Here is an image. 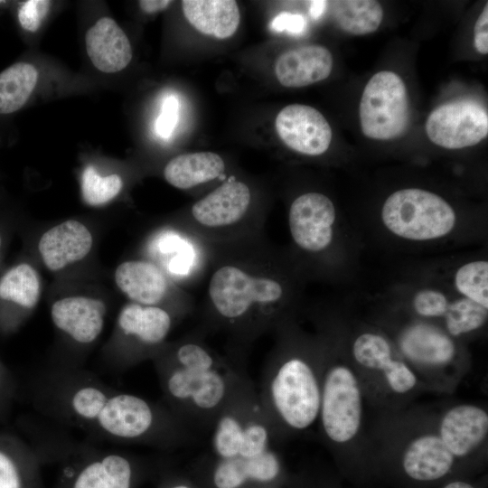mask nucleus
I'll list each match as a JSON object with an SVG mask.
<instances>
[{
	"label": "nucleus",
	"mask_w": 488,
	"mask_h": 488,
	"mask_svg": "<svg viewBox=\"0 0 488 488\" xmlns=\"http://www.w3.org/2000/svg\"><path fill=\"white\" fill-rule=\"evenodd\" d=\"M208 274L198 328L222 334L226 354L246 365L254 343L296 315L303 274L266 238L211 244Z\"/></svg>",
	"instance_id": "1"
},
{
	"label": "nucleus",
	"mask_w": 488,
	"mask_h": 488,
	"mask_svg": "<svg viewBox=\"0 0 488 488\" xmlns=\"http://www.w3.org/2000/svg\"><path fill=\"white\" fill-rule=\"evenodd\" d=\"M200 328L167 342L153 359L163 403L197 436L210 434L229 401L248 382L246 365L221 354Z\"/></svg>",
	"instance_id": "2"
},
{
	"label": "nucleus",
	"mask_w": 488,
	"mask_h": 488,
	"mask_svg": "<svg viewBox=\"0 0 488 488\" xmlns=\"http://www.w3.org/2000/svg\"><path fill=\"white\" fill-rule=\"evenodd\" d=\"M258 395L277 446L316 427L322 379V346L304 331L296 315L274 330Z\"/></svg>",
	"instance_id": "3"
},
{
	"label": "nucleus",
	"mask_w": 488,
	"mask_h": 488,
	"mask_svg": "<svg viewBox=\"0 0 488 488\" xmlns=\"http://www.w3.org/2000/svg\"><path fill=\"white\" fill-rule=\"evenodd\" d=\"M322 346L321 400L317 431L321 442L344 465H372L365 426L363 390L329 316L315 318Z\"/></svg>",
	"instance_id": "4"
},
{
	"label": "nucleus",
	"mask_w": 488,
	"mask_h": 488,
	"mask_svg": "<svg viewBox=\"0 0 488 488\" xmlns=\"http://www.w3.org/2000/svg\"><path fill=\"white\" fill-rule=\"evenodd\" d=\"M368 433L372 465L392 467L414 483H435L464 469L441 440L432 407L377 411Z\"/></svg>",
	"instance_id": "5"
},
{
	"label": "nucleus",
	"mask_w": 488,
	"mask_h": 488,
	"mask_svg": "<svg viewBox=\"0 0 488 488\" xmlns=\"http://www.w3.org/2000/svg\"><path fill=\"white\" fill-rule=\"evenodd\" d=\"M331 318L367 405L376 411H396L414 404L426 392L392 341L379 327L359 324L347 328Z\"/></svg>",
	"instance_id": "6"
},
{
	"label": "nucleus",
	"mask_w": 488,
	"mask_h": 488,
	"mask_svg": "<svg viewBox=\"0 0 488 488\" xmlns=\"http://www.w3.org/2000/svg\"><path fill=\"white\" fill-rule=\"evenodd\" d=\"M377 324L392 341L426 392L452 395L472 369L465 343L441 326L408 314Z\"/></svg>",
	"instance_id": "7"
},
{
	"label": "nucleus",
	"mask_w": 488,
	"mask_h": 488,
	"mask_svg": "<svg viewBox=\"0 0 488 488\" xmlns=\"http://www.w3.org/2000/svg\"><path fill=\"white\" fill-rule=\"evenodd\" d=\"M88 434L158 449L188 446L196 436L163 403L113 389Z\"/></svg>",
	"instance_id": "8"
},
{
	"label": "nucleus",
	"mask_w": 488,
	"mask_h": 488,
	"mask_svg": "<svg viewBox=\"0 0 488 488\" xmlns=\"http://www.w3.org/2000/svg\"><path fill=\"white\" fill-rule=\"evenodd\" d=\"M266 217L250 184L230 175L174 221L210 244H228L264 239Z\"/></svg>",
	"instance_id": "9"
},
{
	"label": "nucleus",
	"mask_w": 488,
	"mask_h": 488,
	"mask_svg": "<svg viewBox=\"0 0 488 488\" xmlns=\"http://www.w3.org/2000/svg\"><path fill=\"white\" fill-rule=\"evenodd\" d=\"M210 436L211 455L219 458L252 457L278 446L252 380L224 407Z\"/></svg>",
	"instance_id": "10"
},
{
	"label": "nucleus",
	"mask_w": 488,
	"mask_h": 488,
	"mask_svg": "<svg viewBox=\"0 0 488 488\" xmlns=\"http://www.w3.org/2000/svg\"><path fill=\"white\" fill-rule=\"evenodd\" d=\"M291 258L304 275L322 273L331 260L337 235V212L324 193L309 191L296 196L287 210Z\"/></svg>",
	"instance_id": "11"
},
{
	"label": "nucleus",
	"mask_w": 488,
	"mask_h": 488,
	"mask_svg": "<svg viewBox=\"0 0 488 488\" xmlns=\"http://www.w3.org/2000/svg\"><path fill=\"white\" fill-rule=\"evenodd\" d=\"M182 319L164 307L127 303L118 313L114 343L109 346L113 368L126 371L145 361H153Z\"/></svg>",
	"instance_id": "12"
},
{
	"label": "nucleus",
	"mask_w": 488,
	"mask_h": 488,
	"mask_svg": "<svg viewBox=\"0 0 488 488\" xmlns=\"http://www.w3.org/2000/svg\"><path fill=\"white\" fill-rule=\"evenodd\" d=\"M380 218L391 234L420 242L449 235L457 223L455 211L444 198L420 188L391 193L382 204Z\"/></svg>",
	"instance_id": "13"
},
{
	"label": "nucleus",
	"mask_w": 488,
	"mask_h": 488,
	"mask_svg": "<svg viewBox=\"0 0 488 488\" xmlns=\"http://www.w3.org/2000/svg\"><path fill=\"white\" fill-rule=\"evenodd\" d=\"M145 258L182 288L196 286L209 272L211 244L175 223L155 231L146 242Z\"/></svg>",
	"instance_id": "14"
},
{
	"label": "nucleus",
	"mask_w": 488,
	"mask_h": 488,
	"mask_svg": "<svg viewBox=\"0 0 488 488\" xmlns=\"http://www.w3.org/2000/svg\"><path fill=\"white\" fill-rule=\"evenodd\" d=\"M359 116L361 131L369 138L390 140L402 135L409 120L403 80L390 70L374 74L364 87Z\"/></svg>",
	"instance_id": "15"
},
{
	"label": "nucleus",
	"mask_w": 488,
	"mask_h": 488,
	"mask_svg": "<svg viewBox=\"0 0 488 488\" xmlns=\"http://www.w3.org/2000/svg\"><path fill=\"white\" fill-rule=\"evenodd\" d=\"M114 279L117 288L131 303L164 307L183 319L194 310L192 296L145 258L120 263L115 270Z\"/></svg>",
	"instance_id": "16"
},
{
	"label": "nucleus",
	"mask_w": 488,
	"mask_h": 488,
	"mask_svg": "<svg viewBox=\"0 0 488 488\" xmlns=\"http://www.w3.org/2000/svg\"><path fill=\"white\" fill-rule=\"evenodd\" d=\"M138 462L131 455L83 446L73 453L53 488H133Z\"/></svg>",
	"instance_id": "17"
},
{
	"label": "nucleus",
	"mask_w": 488,
	"mask_h": 488,
	"mask_svg": "<svg viewBox=\"0 0 488 488\" xmlns=\"http://www.w3.org/2000/svg\"><path fill=\"white\" fill-rule=\"evenodd\" d=\"M439 436L463 467L484 462L488 450V411L474 403H447L436 408Z\"/></svg>",
	"instance_id": "18"
},
{
	"label": "nucleus",
	"mask_w": 488,
	"mask_h": 488,
	"mask_svg": "<svg viewBox=\"0 0 488 488\" xmlns=\"http://www.w3.org/2000/svg\"><path fill=\"white\" fill-rule=\"evenodd\" d=\"M429 140L446 149H461L488 136L487 109L471 99H460L436 108L425 126Z\"/></svg>",
	"instance_id": "19"
},
{
	"label": "nucleus",
	"mask_w": 488,
	"mask_h": 488,
	"mask_svg": "<svg viewBox=\"0 0 488 488\" xmlns=\"http://www.w3.org/2000/svg\"><path fill=\"white\" fill-rule=\"evenodd\" d=\"M275 127L287 147L305 155H321L332 142L330 124L320 111L307 105L286 106L278 112Z\"/></svg>",
	"instance_id": "20"
},
{
	"label": "nucleus",
	"mask_w": 488,
	"mask_h": 488,
	"mask_svg": "<svg viewBox=\"0 0 488 488\" xmlns=\"http://www.w3.org/2000/svg\"><path fill=\"white\" fill-rule=\"evenodd\" d=\"M273 447L252 457L219 458L208 455L213 488H247L274 485L282 478L283 461Z\"/></svg>",
	"instance_id": "21"
},
{
	"label": "nucleus",
	"mask_w": 488,
	"mask_h": 488,
	"mask_svg": "<svg viewBox=\"0 0 488 488\" xmlns=\"http://www.w3.org/2000/svg\"><path fill=\"white\" fill-rule=\"evenodd\" d=\"M106 304L89 296H67L54 301L51 319L57 330L78 346H89L101 335Z\"/></svg>",
	"instance_id": "22"
},
{
	"label": "nucleus",
	"mask_w": 488,
	"mask_h": 488,
	"mask_svg": "<svg viewBox=\"0 0 488 488\" xmlns=\"http://www.w3.org/2000/svg\"><path fill=\"white\" fill-rule=\"evenodd\" d=\"M92 245L93 238L88 227L79 221L68 220L42 235L38 250L46 268L57 272L85 258Z\"/></svg>",
	"instance_id": "23"
},
{
	"label": "nucleus",
	"mask_w": 488,
	"mask_h": 488,
	"mask_svg": "<svg viewBox=\"0 0 488 488\" xmlns=\"http://www.w3.org/2000/svg\"><path fill=\"white\" fill-rule=\"evenodd\" d=\"M42 454L20 436L0 433V488H42Z\"/></svg>",
	"instance_id": "24"
},
{
	"label": "nucleus",
	"mask_w": 488,
	"mask_h": 488,
	"mask_svg": "<svg viewBox=\"0 0 488 488\" xmlns=\"http://www.w3.org/2000/svg\"><path fill=\"white\" fill-rule=\"evenodd\" d=\"M333 65V56L327 48L305 45L280 54L274 69L282 86L302 88L327 79Z\"/></svg>",
	"instance_id": "25"
},
{
	"label": "nucleus",
	"mask_w": 488,
	"mask_h": 488,
	"mask_svg": "<svg viewBox=\"0 0 488 488\" xmlns=\"http://www.w3.org/2000/svg\"><path fill=\"white\" fill-rule=\"evenodd\" d=\"M85 42L92 64L102 72L122 70L132 60V48L127 34L109 17L100 18L88 30Z\"/></svg>",
	"instance_id": "26"
},
{
	"label": "nucleus",
	"mask_w": 488,
	"mask_h": 488,
	"mask_svg": "<svg viewBox=\"0 0 488 488\" xmlns=\"http://www.w3.org/2000/svg\"><path fill=\"white\" fill-rule=\"evenodd\" d=\"M163 174L169 184L185 191L229 177L223 158L213 152L176 155L165 164Z\"/></svg>",
	"instance_id": "27"
},
{
	"label": "nucleus",
	"mask_w": 488,
	"mask_h": 488,
	"mask_svg": "<svg viewBox=\"0 0 488 488\" xmlns=\"http://www.w3.org/2000/svg\"><path fill=\"white\" fill-rule=\"evenodd\" d=\"M182 8L198 32L218 39L231 37L240 22L239 6L233 0H183Z\"/></svg>",
	"instance_id": "28"
},
{
	"label": "nucleus",
	"mask_w": 488,
	"mask_h": 488,
	"mask_svg": "<svg viewBox=\"0 0 488 488\" xmlns=\"http://www.w3.org/2000/svg\"><path fill=\"white\" fill-rule=\"evenodd\" d=\"M328 5L340 29L353 35L375 32L383 19L382 6L374 0H337Z\"/></svg>",
	"instance_id": "29"
},
{
	"label": "nucleus",
	"mask_w": 488,
	"mask_h": 488,
	"mask_svg": "<svg viewBox=\"0 0 488 488\" xmlns=\"http://www.w3.org/2000/svg\"><path fill=\"white\" fill-rule=\"evenodd\" d=\"M40 297V275L28 263L11 267L0 279V299L14 305L22 312L33 310Z\"/></svg>",
	"instance_id": "30"
},
{
	"label": "nucleus",
	"mask_w": 488,
	"mask_h": 488,
	"mask_svg": "<svg viewBox=\"0 0 488 488\" xmlns=\"http://www.w3.org/2000/svg\"><path fill=\"white\" fill-rule=\"evenodd\" d=\"M38 71L30 63L18 62L0 73V114L20 109L35 88Z\"/></svg>",
	"instance_id": "31"
},
{
	"label": "nucleus",
	"mask_w": 488,
	"mask_h": 488,
	"mask_svg": "<svg viewBox=\"0 0 488 488\" xmlns=\"http://www.w3.org/2000/svg\"><path fill=\"white\" fill-rule=\"evenodd\" d=\"M488 319V309L465 297L452 299L441 327L463 343L481 333Z\"/></svg>",
	"instance_id": "32"
},
{
	"label": "nucleus",
	"mask_w": 488,
	"mask_h": 488,
	"mask_svg": "<svg viewBox=\"0 0 488 488\" xmlns=\"http://www.w3.org/2000/svg\"><path fill=\"white\" fill-rule=\"evenodd\" d=\"M453 285L462 297L488 309V261L476 259L461 265L453 276Z\"/></svg>",
	"instance_id": "33"
},
{
	"label": "nucleus",
	"mask_w": 488,
	"mask_h": 488,
	"mask_svg": "<svg viewBox=\"0 0 488 488\" xmlns=\"http://www.w3.org/2000/svg\"><path fill=\"white\" fill-rule=\"evenodd\" d=\"M451 301L449 296L437 288L423 287L410 297L408 314L441 326Z\"/></svg>",
	"instance_id": "34"
},
{
	"label": "nucleus",
	"mask_w": 488,
	"mask_h": 488,
	"mask_svg": "<svg viewBox=\"0 0 488 488\" xmlns=\"http://www.w3.org/2000/svg\"><path fill=\"white\" fill-rule=\"evenodd\" d=\"M123 188L120 175L101 176L93 165H87L81 175L83 200L90 206L103 205L117 197Z\"/></svg>",
	"instance_id": "35"
},
{
	"label": "nucleus",
	"mask_w": 488,
	"mask_h": 488,
	"mask_svg": "<svg viewBox=\"0 0 488 488\" xmlns=\"http://www.w3.org/2000/svg\"><path fill=\"white\" fill-rule=\"evenodd\" d=\"M180 103L174 95L166 96L162 103L161 112L155 123V130L158 136L169 138L178 123Z\"/></svg>",
	"instance_id": "36"
},
{
	"label": "nucleus",
	"mask_w": 488,
	"mask_h": 488,
	"mask_svg": "<svg viewBox=\"0 0 488 488\" xmlns=\"http://www.w3.org/2000/svg\"><path fill=\"white\" fill-rule=\"evenodd\" d=\"M50 1L29 0L23 4L18 12V20L23 29L28 32H36L46 16Z\"/></svg>",
	"instance_id": "37"
},
{
	"label": "nucleus",
	"mask_w": 488,
	"mask_h": 488,
	"mask_svg": "<svg viewBox=\"0 0 488 488\" xmlns=\"http://www.w3.org/2000/svg\"><path fill=\"white\" fill-rule=\"evenodd\" d=\"M307 22L300 14L282 12L271 21L270 28L276 33L286 32L293 35H300L305 33Z\"/></svg>",
	"instance_id": "38"
},
{
	"label": "nucleus",
	"mask_w": 488,
	"mask_h": 488,
	"mask_svg": "<svg viewBox=\"0 0 488 488\" xmlns=\"http://www.w3.org/2000/svg\"><path fill=\"white\" fill-rule=\"evenodd\" d=\"M14 394V379L0 361V420H3L9 413Z\"/></svg>",
	"instance_id": "39"
},
{
	"label": "nucleus",
	"mask_w": 488,
	"mask_h": 488,
	"mask_svg": "<svg viewBox=\"0 0 488 488\" xmlns=\"http://www.w3.org/2000/svg\"><path fill=\"white\" fill-rule=\"evenodd\" d=\"M474 45L481 54L488 53V5L478 16L474 29Z\"/></svg>",
	"instance_id": "40"
},
{
	"label": "nucleus",
	"mask_w": 488,
	"mask_h": 488,
	"mask_svg": "<svg viewBox=\"0 0 488 488\" xmlns=\"http://www.w3.org/2000/svg\"><path fill=\"white\" fill-rule=\"evenodd\" d=\"M172 4L169 0H142L139 1L140 8L147 14H155L167 8Z\"/></svg>",
	"instance_id": "41"
},
{
	"label": "nucleus",
	"mask_w": 488,
	"mask_h": 488,
	"mask_svg": "<svg viewBox=\"0 0 488 488\" xmlns=\"http://www.w3.org/2000/svg\"><path fill=\"white\" fill-rule=\"evenodd\" d=\"M327 6H328L327 1H323V0L311 1L310 5H309L310 16L314 20L319 19L325 12Z\"/></svg>",
	"instance_id": "42"
},
{
	"label": "nucleus",
	"mask_w": 488,
	"mask_h": 488,
	"mask_svg": "<svg viewBox=\"0 0 488 488\" xmlns=\"http://www.w3.org/2000/svg\"><path fill=\"white\" fill-rule=\"evenodd\" d=\"M440 488H478V487L467 480L455 478V479H451L447 481Z\"/></svg>",
	"instance_id": "43"
},
{
	"label": "nucleus",
	"mask_w": 488,
	"mask_h": 488,
	"mask_svg": "<svg viewBox=\"0 0 488 488\" xmlns=\"http://www.w3.org/2000/svg\"><path fill=\"white\" fill-rule=\"evenodd\" d=\"M164 488H193L191 484L185 483V482H174L170 483Z\"/></svg>",
	"instance_id": "44"
},
{
	"label": "nucleus",
	"mask_w": 488,
	"mask_h": 488,
	"mask_svg": "<svg viewBox=\"0 0 488 488\" xmlns=\"http://www.w3.org/2000/svg\"><path fill=\"white\" fill-rule=\"evenodd\" d=\"M1 248H2V237H1V234H0V255H1Z\"/></svg>",
	"instance_id": "45"
},
{
	"label": "nucleus",
	"mask_w": 488,
	"mask_h": 488,
	"mask_svg": "<svg viewBox=\"0 0 488 488\" xmlns=\"http://www.w3.org/2000/svg\"><path fill=\"white\" fill-rule=\"evenodd\" d=\"M4 2H5V1L0 0V4H1V3H4Z\"/></svg>",
	"instance_id": "46"
}]
</instances>
